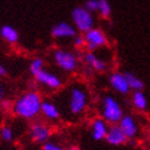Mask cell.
<instances>
[{
	"instance_id": "obj_1",
	"label": "cell",
	"mask_w": 150,
	"mask_h": 150,
	"mask_svg": "<svg viewBox=\"0 0 150 150\" xmlns=\"http://www.w3.org/2000/svg\"><path fill=\"white\" fill-rule=\"evenodd\" d=\"M55 103L64 121H78L91 105V92L83 82L74 81L64 89L61 88Z\"/></svg>"
},
{
	"instance_id": "obj_2",
	"label": "cell",
	"mask_w": 150,
	"mask_h": 150,
	"mask_svg": "<svg viewBox=\"0 0 150 150\" xmlns=\"http://www.w3.org/2000/svg\"><path fill=\"white\" fill-rule=\"evenodd\" d=\"M43 103L42 94L35 89H29L18 95L11 104V110L15 116L26 121H34L40 115V108Z\"/></svg>"
},
{
	"instance_id": "obj_3",
	"label": "cell",
	"mask_w": 150,
	"mask_h": 150,
	"mask_svg": "<svg viewBox=\"0 0 150 150\" xmlns=\"http://www.w3.org/2000/svg\"><path fill=\"white\" fill-rule=\"evenodd\" d=\"M100 117L108 125H117L125 114L121 103L111 94H105L101 96L99 103Z\"/></svg>"
},
{
	"instance_id": "obj_4",
	"label": "cell",
	"mask_w": 150,
	"mask_h": 150,
	"mask_svg": "<svg viewBox=\"0 0 150 150\" xmlns=\"http://www.w3.org/2000/svg\"><path fill=\"white\" fill-rule=\"evenodd\" d=\"M54 61L59 69H61L66 73H73L78 70L79 61L76 54H73L70 50L65 49H56L54 50Z\"/></svg>"
},
{
	"instance_id": "obj_5",
	"label": "cell",
	"mask_w": 150,
	"mask_h": 150,
	"mask_svg": "<svg viewBox=\"0 0 150 150\" xmlns=\"http://www.w3.org/2000/svg\"><path fill=\"white\" fill-rule=\"evenodd\" d=\"M34 79L37 82V84L43 87L44 89H47V91L56 92V91H60V89L64 87L62 78L59 77L54 72L48 71L45 69L42 70L38 74H35Z\"/></svg>"
},
{
	"instance_id": "obj_6",
	"label": "cell",
	"mask_w": 150,
	"mask_h": 150,
	"mask_svg": "<svg viewBox=\"0 0 150 150\" xmlns=\"http://www.w3.org/2000/svg\"><path fill=\"white\" fill-rule=\"evenodd\" d=\"M72 21L74 28L81 33H86L89 29L94 28V17L92 12H89L84 7H74L72 11Z\"/></svg>"
},
{
	"instance_id": "obj_7",
	"label": "cell",
	"mask_w": 150,
	"mask_h": 150,
	"mask_svg": "<svg viewBox=\"0 0 150 150\" xmlns=\"http://www.w3.org/2000/svg\"><path fill=\"white\" fill-rule=\"evenodd\" d=\"M118 127L121 128L127 140H134L140 134V125L136 116L132 114H123L121 120L118 121Z\"/></svg>"
},
{
	"instance_id": "obj_8",
	"label": "cell",
	"mask_w": 150,
	"mask_h": 150,
	"mask_svg": "<svg viewBox=\"0 0 150 150\" xmlns=\"http://www.w3.org/2000/svg\"><path fill=\"white\" fill-rule=\"evenodd\" d=\"M84 48L88 51H96L108 44V38L105 33L99 28H92L84 33Z\"/></svg>"
},
{
	"instance_id": "obj_9",
	"label": "cell",
	"mask_w": 150,
	"mask_h": 150,
	"mask_svg": "<svg viewBox=\"0 0 150 150\" xmlns=\"http://www.w3.org/2000/svg\"><path fill=\"white\" fill-rule=\"evenodd\" d=\"M29 137L35 144H44L45 142L50 140L51 138V127L42 121H33L32 125L29 126Z\"/></svg>"
},
{
	"instance_id": "obj_10",
	"label": "cell",
	"mask_w": 150,
	"mask_h": 150,
	"mask_svg": "<svg viewBox=\"0 0 150 150\" xmlns=\"http://www.w3.org/2000/svg\"><path fill=\"white\" fill-rule=\"evenodd\" d=\"M109 84L111 89L117 94L128 95L131 93V89L127 83V79L125 76V72H112L109 76Z\"/></svg>"
},
{
	"instance_id": "obj_11",
	"label": "cell",
	"mask_w": 150,
	"mask_h": 150,
	"mask_svg": "<svg viewBox=\"0 0 150 150\" xmlns=\"http://www.w3.org/2000/svg\"><path fill=\"white\" fill-rule=\"evenodd\" d=\"M83 62L89 70L95 72H105L109 70V65L106 60L101 59L99 55H96L94 51H87L83 55Z\"/></svg>"
},
{
	"instance_id": "obj_12",
	"label": "cell",
	"mask_w": 150,
	"mask_h": 150,
	"mask_svg": "<svg viewBox=\"0 0 150 150\" xmlns=\"http://www.w3.org/2000/svg\"><path fill=\"white\" fill-rule=\"evenodd\" d=\"M40 115L50 122H57L61 120L57 105L51 99H45V100L43 99L42 108H40Z\"/></svg>"
},
{
	"instance_id": "obj_13",
	"label": "cell",
	"mask_w": 150,
	"mask_h": 150,
	"mask_svg": "<svg viewBox=\"0 0 150 150\" xmlns=\"http://www.w3.org/2000/svg\"><path fill=\"white\" fill-rule=\"evenodd\" d=\"M104 140H106L108 144L114 145V146L123 145L128 142L126 136L123 134V132L121 131V128L118 127V125H109V128H108L106 136H105Z\"/></svg>"
},
{
	"instance_id": "obj_14",
	"label": "cell",
	"mask_w": 150,
	"mask_h": 150,
	"mask_svg": "<svg viewBox=\"0 0 150 150\" xmlns=\"http://www.w3.org/2000/svg\"><path fill=\"white\" fill-rule=\"evenodd\" d=\"M77 34V29L67 22H59L51 28V35L55 39H67L73 38Z\"/></svg>"
},
{
	"instance_id": "obj_15",
	"label": "cell",
	"mask_w": 150,
	"mask_h": 150,
	"mask_svg": "<svg viewBox=\"0 0 150 150\" xmlns=\"http://www.w3.org/2000/svg\"><path fill=\"white\" fill-rule=\"evenodd\" d=\"M109 128V125L104 121V120L99 116V117H94L92 120L91 123V134L92 138L95 142H101L105 139V136H106V132Z\"/></svg>"
},
{
	"instance_id": "obj_16",
	"label": "cell",
	"mask_w": 150,
	"mask_h": 150,
	"mask_svg": "<svg viewBox=\"0 0 150 150\" xmlns=\"http://www.w3.org/2000/svg\"><path fill=\"white\" fill-rule=\"evenodd\" d=\"M131 103H132V106L139 112H145L148 110V108H149L148 96L143 91L132 92Z\"/></svg>"
},
{
	"instance_id": "obj_17",
	"label": "cell",
	"mask_w": 150,
	"mask_h": 150,
	"mask_svg": "<svg viewBox=\"0 0 150 150\" xmlns=\"http://www.w3.org/2000/svg\"><path fill=\"white\" fill-rule=\"evenodd\" d=\"M0 37L9 44H16L20 39L18 32L10 25H5L0 28Z\"/></svg>"
},
{
	"instance_id": "obj_18",
	"label": "cell",
	"mask_w": 150,
	"mask_h": 150,
	"mask_svg": "<svg viewBox=\"0 0 150 150\" xmlns=\"http://www.w3.org/2000/svg\"><path fill=\"white\" fill-rule=\"evenodd\" d=\"M125 76L127 79V83L131 89V92H137V91H144V82L142 81L138 76H136L132 72H125Z\"/></svg>"
},
{
	"instance_id": "obj_19",
	"label": "cell",
	"mask_w": 150,
	"mask_h": 150,
	"mask_svg": "<svg viewBox=\"0 0 150 150\" xmlns=\"http://www.w3.org/2000/svg\"><path fill=\"white\" fill-rule=\"evenodd\" d=\"M28 70L31 72V74L34 77L35 74H38L42 70H44V60L42 57H35L33 59L31 62H29L28 66Z\"/></svg>"
},
{
	"instance_id": "obj_20",
	"label": "cell",
	"mask_w": 150,
	"mask_h": 150,
	"mask_svg": "<svg viewBox=\"0 0 150 150\" xmlns=\"http://www.w3.org/2000/svg\"><path fill=\"white\" fill-rule=\"evenodd\" d=\"M0 137H1V139L4 142H6V143H10V142L13 140L15 138V131L12 127L10 126H3L1 129H0Z\"/></svg>"
},
{
	"instance_id": "obj_21",
	"label": "cell",
	"mask_w": 150,
	"mask_h": 150,
	"mask_svg": "<svg viewBox=\"0 0 150 150\" xmlns=\"http://www.w3.org/2000/svg\"><path fill=\"white\" fill-rule=\"evenodd\" d=\"M98 3H99L98 11L101 15V17H104V18L110 17V15H111V5H110V3L108 1V0H98Z\"/></svg>"
},
{
	"instance_id": "obj_22",
	"label": "cell",
	"mask_w": 150,
	"mask_h": 150,
	"mask_svg": "<svg viewBox=\"0 0 150 150\" xmlns=\"http://www.w3.org/2000/svg\"><path fill=\"white\" fill-rule=\"evenodd\" d=\"M42 150H66L61 144L56 143V142L48 140L44 144H42Z\"/></svg>"
},
{
	"instance_id": "obj_23",
	"label": "cell",
	"mask_w": 150,
	"mask_h": 150,
	"mask_svg": "<svg viewBox=\"0 0 150 150\" xmlns=\"http://www.w3.org/2000/svg\"><path fill=\"white\" fill-rule=\"evenodd\" d=\"M98 0H88L86 3V6L84 9H87L89 12H94V11H98Z\"/></svg>"
},
{
	"instance_id": "obj_24",
	"label": "cell",
	"mask_w": 150,
	"mask_h": 150,
	"mask_svg": "<svg viewBox=\"0 0 150 150\" xmlns=\"http://www.w3.org/2000/svg\"><path fill=\"white\" fill-rule=\"evenodd\" d=\"M73 45L76 49H82V48H84V38H83V35H78L76 34L73 37Z\"/></svg>"
},
{
	"instance_id": "obj_25",
	"label": "cell",
	"mask_w": 150,
	"mask_h": 150,
	"mask_svg": "<svg viewBox=\"0 0 150 150\" xmlns=\"http://www.w3.org/2000/svg\"><path fill=\"white\" fill-rule=\"evenodd\" d=\"M6 76H7V69L5 67V65H3L0 62V79L6 77Z\"/></svg>"
},
{
	"instance_id": "obj_26",
	"label": "cell",
	"mask_w": 150,
	"mask_h": 150,
	"mask_svg": "<svg viewBox=\"0 0 150 150\" xmlns=\"http://www.w3.org/2000/svg\"><path fill=\"white\" fill-rule=\"evenodd\" d=\"M5 99V86L0 79V101H3Z\"/></svg>"
},
{
	"instance_id": "obj_27",
	"label": "cell",
	"mask_w": 150,
	"mask_h": 150,
	"mask_svg": "<svg viewBox=\"0 0 150 150\" xmlns=\"http://www.w3.org/2000/svg\"><path fill=\"white\" fill-rule=\"evenodd\" d=\"M69 150H82V149H81L79 146H71Z\"/></svg>"
}]
</instances>
